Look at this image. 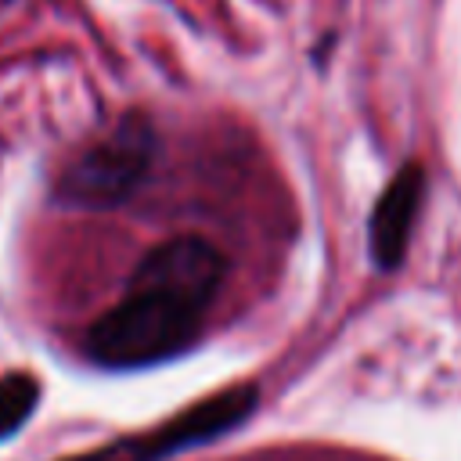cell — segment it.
Wrapping results in <instances>:
<instances>
[{
  "label": "cell",
  "mask_w": 461,
  "mask_h": 461,
  "mask_svg": "<svg viewBox=\"0 0 461 461\" xmlns=\"http://www.w3.org/2000/svg\"><path fill=\"white\" fill-rule=\"evenodd\" d=\"M223 267H227L223 256L205 238H191V234L169 238L137 263L130 288L133 292H155V295L176 299L184 306L205 310L209 299L216 295L220 281H223Z\"/></svg>",
  "instance_id": "4"
},
{
  "label": "cell",
  "mask_w": 461,
  "mask_h": 461,
  "mask_svg": "<svg viewBox=\"0 0 461 461\" xmlns=\"http://www.w3.org/2000/svg\"><path fill=\"white\" fill-rule=\"evenodd\" d=\"M151 158H155V133L148 119L126 115L108 137H101L79 158H72V166L61 173L58 194L72 205L112 209L140 187V180L151 169Z\"/></svg>",
  "instance_id": "2"
},
{
  "label": "cell",
  "mask_w": 461,
  "mask_h": 461,
  "mask_svg": "<svg viewBox=\"0 0 461 461\" xmlns=\"http://www.w3.org/2000/svg\"><path fill=\"white\" fill-rule=\"evenodd\" d=\"M421 194H425V173L414 162H407L382 191L371 212V256L382 270H393L403 259L414 216L421 209Z\"/></svg>",
  "instance_id": "5"
},
{
  "label": "cell",
  "mask_w": 461,
  "mask_h": 461,
  "mask_svg": "<svg viewBox=\"0 0 461 461\" xmlns=\"http://www.w3.org/2000/svg\"><path fill=\"white\" fill-rule=\"evenodd\" d=\"M40 382L25 371H11L0 378V439L14 436L36 411Z\"/></svg>",
  "instance_id": "6"
},
{
  "label": "cell",
  "mask_w": 461,
  "mask_h": 461,
  "mask_svg": "<svg viewBox=\"0 0 461 461\" xmlns=\"http://www.w3.org/2000/svg\"><path fill=\"white\" fill-rule=\"evenodd\" d=\"M198 324L202 310L126 288V299L90 324L86 353L104 367H148L187 349Z\"/></svg>",
  "instance_id": "1"
},
{
  "label": "cell",
  "mask_w": 461,
  "mask_h": 461,
  "mask_svg": "<svg viewBox=\"0 0 461 461\" xmlns=\"http://www.w3.org/2000/svg\"><path fill=\"white\" fill-rule=\"evenodd\" d=\"M252 407H256V385H234V389H223V393L194 403L191 411L176 414L173 421L158 425L148 436H126V439L104 443L90 454H76L65 461H162L166 454H176L184 447L223 436L227 429L245 421L252 414Z\"/></svg>",
  "instance_id": "3"
}]
</instances>
